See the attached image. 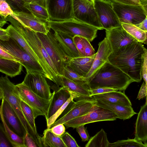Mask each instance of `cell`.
<instances>
[{
  "label": "cell",
  "mask_w": 147,
  "mask_h": 147,
  "mask_svg": "<svg viewBox=\"0 0 147 147\" xmlns=\"http://www.w3.org/2000/svg\"><path fill=\"white\" fill-rule=\"evenodd\" d=\"M137 41L112 52L108 61L128 76L134 82L141 81L142 65L146 49Z\"/></svg>",
  "instance_id": "obj_1"
},
{
  "label": "cell",
  "mask_w": 147,
  "mask_h": 147,
  "mask_svg": "<svg viewBox=\"0 0 147 147\" xmlns=\"http://www.w3.org/2000/svg\"><path fill=\"white\" fill-rule=\"evenodd\" d=\"M22 34L37 56L39 64L46 75V78L58 86L59 76L37 33L21 24L10 15L6 18Z\"/></svg>",
  "instance_id": "obj_2"
},
{
  "label": "cell",
  "mask_w": 147,
  "mask_h": 147,
  "mask_svg": "<svg viewBox=\"0 0 147 147\" xmlns=\"http://www.w3.org/2000/svg\"><path fill=\"white\" fill-rule=\"evenodd\" d=\"M133 82L128 76L108 61L88 80L87 85L89 90L107 88L124 92Z\"/></svg>",
  "instance_id": "obj_3"
},
{
  "label": "cell",
  "mask_w": 147,
  "mask_h": 147,
  "mask_svg": "<svg viewBox=\"0 0 147 147\" xmlns=\"http://www.w3.org/2000/svg\"><path fill=\"white\" fill-rule=\"evenodd\" d=\"M3 98L14 111L27 133L34 139L38 147H43L42 137L36 133L26 119L22 111L21 100L16 85L13 83L6 75L0 78V98Z\"/></svg>",
  "instance_id": "obj_4"
},
{
  "label": "cell",
  "mask_w": 147,
  "mask_h": 147,
  "mask_svg": "<svg viewBox=\"0 0 147 147\" xmlns=\"http://www.w3.org/2000/svg\"><path fill=\"white\" fill-rule=\"evenodd\" d=\"M36 33L59 76H64L65 68L72 58L65 53L54 34Z\"/></svg>",
  "instance_id": "obj_5"
},
{
  "label": "cell",
  "mask_w": 147,
  "mask_h": 147,
  "mask_svg": "<svg viewBox=\"0 0 147 147\" xmlns=\"http://www.w3.org/2000/svg\"><path fill=\"white\" fill-rule=\"evenodd\" d=\"M51 29L54 32L64 33L74 37L79 36L87 38L90 42L97 36L98 29L75 19L63 22L49 21Z\"/></svg>",
  "instance_id": "obj_6"
},
{
  "label": "cell",
  "mask_w": 147,
  "mask_h": 147,
  "mask_svg": "<svg viewBox=\"0 0 147 147\" xmlns=\"http://www.w3.org/2000/svg\"><path fill=\"white\" fill-rule=\"evenodd\" d=\"M0 45L14 56L25 68L26 72H38L46 78L45 72L40 65L22 48L14 40L10 38L7 41L0 40Z\"/></svg>",
  "instance_id": "obj_7"
},
{
  "label": "cell",
  "mask_w": 147,
  "mask_h": 147,
  "mask_svg": "<svg viewBox=\"0 0 147 147\" xmlns=\"http://www.w3.org/2000/svg\"><path fill=\"white\" fill-rule=\"evenodd\" d=\"M22 100L31 109L34 117L40 115L46 117L51 98L47 99L38 96L32 91L23 82L16 85Z\"/></svg>",
  "instance_id": "obj_8"
},
{
  "label": "cell",
  "mask_w": 147,
  "mask_h": 147,
  "mask_svg": "<svg viewBox=\"0 0 147 147\" xmlns=\"http://www.w3.org/2000/svg\"><path fill=\"white\" fill-rule=\"evenodd\" d=\"M117 116L111 111L96 105L95 103L88 113L63 124L66 128H76L82 125L105 121H114Z\"/></svg>",
  "instance_id": "obj_9"
},
{
  "label": "cell",
  "mask_w": 147,
  "mask_h": 147,
  "mask_svg": "<svg viewBox=\"0 0 147 147\" xmlns=\"http://www.w3.org/2000/svg\"><path fill=\"white\" fill-rule=\"evenodd\" d=\"M72 100L61 114L50 127L49 129L59 124L65 123L88 112L95 104L96 100L90 98H80Z\"/></svg>",
  "instance_id": "obj_10"
},
{
  "label": "cell",
  "mask_w": 147,
  "mask_h": 147,
  "mask_svg": "<svg viewBox=\"0 0 147 147\" xmlns=\"http://www.w3.org/2000/svg\"><path fill=\"white\" fill-rule=\"evenodd\" d=\"M111 1L113 8L121 23L136 25L142 22L146 16L142 5H125Z\"/></svg>",
  "instance_id": "obj_11"
},
{
  "label": "cell",
  "mask_w": 147,
  "mask_h": 147,
  "mask_svg": "<svg viewBox=\"0 0 147 147\" xmlns=\"http://www.w3.org/2000/svg\"><path fill=\"white\" fill-rule=\"evenodd\" d=\"M50 21L63 22L75 19L73 0H46Z\"/></svg>",
  "instance_id": "obj_12"
},
{
  "label": "cell",
  "mask_w": 147,
  "mask_h": 147,
  "mask_svg": "<svg viewBox=\"0 0 147 147\" xmlns=\"http://www.w3.org/2000/svg\"><path fill=\"white\" fill-rule=\"evenodd\" d=\"M73 13L76 20L94 26L98 30L103 29L94 5L83 0H73Z\"/></svg>",
  "instance_id": "obj_13"
},
{
  "label": "cell",
  "mask_w": 147,
  "mask_h": 147,
  "mask_svg": "<svg viewBox=\"0 0 147 147\" xmlns=\"http://www.w3.org/2000/svg\"><path fill=\"white\" fill-rule=\"evenodd\" d=\"M94 6L103 29L109 30L122 26L113 8L111 0H94Z\"/></svg>",
  "instance_id": "obj_14"
},
{
  "label": "cell",
  "mask_w": 147,
  "mask_h": 147,
  "mask_svg": "<svg viewBox=\"0 0 147 147\" xmlns=\"http://www.w3.org/2000/svg\"><path fill=\"white\" fill-rule=\"evenodd\" d=\"M46 78L40 73L28 71L27 72L23 82L36 94L49 100L51 98L53 93L51 92L50 86Z\"/></svg>",
  "instance_id": "obj_15"
},
{
  "label": "cell",
  "mask_w": 147,
  "mask_h": 147,
  "mask_svg": "<svg viewBox=\"0 0 147 147\" xmlns=\"http://www.w3.org/2000/svg\"><path fill=\"white\" fill-rule=\"evenodd\" d=\"M10 16L36 33L47 34L51 29L49 21L39 19L31 13L14 11L13 13Z\"/></svg>",
  "instance_id": "obj_16"
},
{
  "label": "cell",
  "mask_w": 147,
  "mask_h": 147,
  "mask_svg": "<svg viewBox=\"0 0 147 147\" xmlns=\"http://www.w3.org/2000/svg\"><path fill=\"white\" fill-rule=\"evenodd\" d=\"M106 37L114 52L129 45L138 41L122 27L105 30Z\"/></svg>",
  "instance_id": "obj_17"
},
{
  "label": "cell",
  "mask_w": 147,
  "mask_h": 147,
  "mask_svg": "<svg viewBox=\"0 0 147 147\" xmlns=\"http://www.w3.org/2000/svg\"><path fill=\"white\" fill-rule=\"evenodd\" d=\"M1 100L0 110L9 127L20 136L24 137L27 133L17 114L8 102L3 98Z\"/></svg>",
  "instance_id": "obj_18"
},
{
  "label": "cell",
  "mask_w": 147,
  "mask_h": 147,
  "mask_svg": "<svg viewBox=\"0 0 147 147\" xmlns=\"http://www.w3.org/2000/svg\"><path fill=\"white\" fill-rule=\"evenodd\" d=\"M98 48L94 59L91 68L85 77L87 81L105 62L108 61L109 56L112 50L108 40L105 37L98 44Z\"/></svg>",
  "instance_id": "obj_19"
},
{
  "label": "cell",
  "mask_w": 147,
  "mask_h": 147,
  "mask_svg": "<svg viewBox=\"0 0 147 147\" xmlns=\"http://www.w3.org/2000/svg\"><path fill=\"white\" fill-rule=\"evenodd\" d=\"M145 104L141 106L135 123V138L147 145V95Z\"/></svg>",
  "instance_id": "obj_20"
},
{
  "label": "cell",
  "mask_w": 147,
  "mask_h": 147,
  "mask_svg": "<svg viewBox=\"0 0 147 147\" xmlns=\"http://www.w3.org/2000/svg\"><path fill=\"white\" fill-rule=\"evenodd\" d=\"M59 86L63 87L75 97L74 100L80 98H90V93L87 86L84 85L71 80L63 76H59Z\"/></svg>",
  "instance_id": "obj_21"
},
{
  "label": "cell",
  "mask_w": 147,
  "mask_h": 147,
  "mask_svg": "<svg viewBox=\"0 0 147 147\" xmlns=\"http://www.w3.org/2000/svg\"><path fill=\"white\" fill-rule=\"evenodd\" d=\"M71 95V93L63 87L54 91L45 118L46 120L52 116L66 102Z\"/></svg>",
  "instance_id": "obj_22"
},
{
  "label": "cell",
  "mask_w": 147,
  "mask_h": 147,
  "mask_svg": "<svg viewBox=\"0 0 147 147\" xmlns=\"http://www.w3.org/2000/svg\"><path fill=\"white\" fill-rule=\"evenodd\" d=\"M95 104L111 111L117 116V118L123 120L129 119L137 114L131 106L110 103L96 100Z\"/></svg>",
  "instance_id": "obj_23"
},
{
  "label": "cell",
  "mask_w": 147,
  "mask_h": 147,
  "mask_svg": "<svg viewBox=\"0 0 147 147\" xmlns=\"http://www.w3.org/2000/svg\"><path fill=\"white\" fill-rule=\"evenodd\" d=\"M95 56L72 58L67 65L79 75L85 77L90 70Z\"/></svg>",
  "instance_id": "obj_24"
},
{
  "label": "cell",
  "mask_w": 147,
  "mask_h": 147,
  "mask_svg": "<svg viewBox=\"0 0 147 147\" xmlns=\"http://www.w3.org/2000/svg\"><path fill=\"white\" fill-rule=\"evenodd\" d=\"M96 100L112 104L132 106L131 102L124 92L117 91L109 92L92 96Z\"/></svg>",
  "instance_id": "obj_25"
},
{
  "label": "cell",
  "mask_w": 147,
  "mask_h": 147,
  "mask_svg": "<svg viewBox=\"0 0 147 147\" xmlns=\"http://www.w3.org/2000/svg\"><path fill=\"white\" fill-rule=\"evenodd\" d=\"M54 34L63 50L69 57L71 58L80 57L73 37L59 32H55Z\"/></svg>",
  "instance_id": "obj_26"
},
{
  "label": "cell",
  "mask_w": 147,
  "mask_h": 147,
  "mask_svg": "<svg viewBox=\"0 0 147 147\" xmlns=\"http://www.w3.org/2000/svg\"><path fill=\"white\" fill-rule=\"evenodd\" d=\"M1 119L2 124H0V130L5 136L14 147H26L24 137H21L12 131L7 124L1 111L0 110Z\"/></svg>",
  "instance_id": "obj_27"
},
{
  "label": "cell",
  "mask_w": 147,
  "mask_h": 147,
  "mask_svg": "<svg viewBox=\"0 0 147 147\" xmlns=\"http://www.w3.org/2000/svg\"><path fill=\"white\" fill-rule=\"evenodd\" d=\"M6 29L10 37L16 41L33 59L39 63L37 56L20 33L11 24Z\"/></svg>",
  "instance_id": "obj_28"
},
{
  "label": "cell",
  "mask_w": 147,
  "mask_h": 147,
  "mask_svg": "<svg viewBox=\"0 0 147 147\" xmlns=\"http://www.w3.org/2000/svg\"><path fill=\"white\" fill-rule=\"evenodd\" d=\"M23 66L18 61L0 58V72L10 77L20 74Z\"/></svg>",
  "instance_id": "obj_29"
},
{
  "label": "cell",
  "mask_w": 147,
  "mask_h": 147,
  "mask_svg": "<svg viewBox=\"0 0 147 147\" xmlns=\"http://www.w3.org/2000/svg\"><path fill=\"white\" fill-rule=\"evenodd\" d=\"M42 141L43 147H67L61 137L55 135L48 129L44 131Z\"/></svg>",
  "instance_id": "obj_30"
},
{
  "label": "cell",
  "mask_w": 147,
  "mask_h": 147,
  "mask_svg": "<svg viewBox=\"0 0 147 147\" xmlns=\"http://www.w3.org/2000/svg\"><path fill=\"white\" fill-rule=\"evenodd\" d=\"M123 28L138 41L147 45V32L131 24L121 23Z\"/></svg>",
  "instance_id": "obj_31"
},
{
  "label": "cell",
  "mask_w": 147,
  "mask_h": 147,
  "mask_svg": "<svg viewBox=\"0 0 147 147\" xmlns=\"http://www.w3.org/2000/svg\"><path fill=\"white\" fill-rule=\"evenodd\" d=\"M109 143L107 133L101 129L89 139L85 147H108Z\"/></svg>",
  "instance_id": "obj_32"
},
{
  "label": "cell",
  "mask_w": 147,
  "mask_h": 147,
  "mask_svg": "<svg viewBox=\"0 0 147 147\" xmlns=\"http://www.w3.org/2000/svg\"><path fill=\"white\" fill-rule=\"evenodd\" d=\"M24 7L33 15L39 19L49 21V14L46 8L38 4L25 2Z\"/></svg>",
  "instance_id": "obj_33"
},
{
  "label": "cell",
  "mask_w": 147,
  "mask_h": 147,
  "mask_svg": "<svg viewBox=\"0 0 147 147\" xmlns=\"http://www.w3.org/2000/svg\"><path fill=\"white\" fill-rule=\"evenodd\" d=\"M108 147H147V145L135 138H128L126 140H118L113 143L109 142Z\"/></svg>",
  "instance_id": "obj_34"
},
{
  "label": "cell",
  "mask_w": 147,
  "mask_h": 147,
  "mask_svg": "<svg viewBox=\"0 0 147 147\" xmlns=\"http://www.w3.org/2000/svg\"><path fill=\"white\" fill-rule=\"evenodd\" d=\"M63 76L71 80L88 86L86 78L78 75L68 65L65 68Z\"/></svg>",
  "instance_id": "obj_35"
},
{
  "label": "cell",
  "mask_w": 147,
  "mask_h": 147,
  "mask_svg": "<svg viewBox=\"0 0 147 147\" xmlns=\"http://www.w3.org/2000/svg\"><path fill=\"white\" fill-rule=\"evenodd\" d=\"M21 106L22 112L26 119L34 131L38 134L36 127L33 112L31 108L23 101L21 100Z\"/></svg>",
  "instance_id": "obj_36"
},
{
  "label": "cell",
  "mask_w": 147,
  "mask_h": 147,
  "mask_svg": "<svg viewBox=\"0 0 147 147\" xmlns=\"http://www.w3.org/2000/svg\"><path fill=\"white\" fill-rule=\"evenodd\" d=\"M75 98V96L73 94L66 102L52 116L46 120L47 129H49L51 126L53 124L55 121L62 113L66 107L72 100Z\"/></svg>",
  "instance_id": "obj_37"
},
{
  "label": "cell",
  "mask_w": 147,
  "mask_h": 147,
  "mask_svg": "<svg viewBox=\"0 0 147 147\" xmlns=\"http://www.w3.org/2000/svg\"><path fill=\"white\" fill-rule=\"evenodd\" d=\"M6 1L13 12H23L31 13L24 7L25 2L23 0H6Z\"/></svg>",
  "instance_id": "obj_38"
},
{
  "label": "cell",
  "mask_w": 147,
  "mask_h": 147,
  "mask_svg": "<svg viewBox=\"0 0 147 147\" xmlns=\"http://www.w3.org/2000/svg\"><path fill=\"white\" fill-rule=\"evenodd\" d=\"M13 13L11 9L6 0H0V14L1 17L6 19L7 16Z\"/></svg>",
  "instance_id": "obj_39"
},
{
  "label": "cell",
  "mask_w": 147,
  "mask_h": 147,
  "mask_svg": "<svg viewBox=\"0 0 147 147\" xmlns=\"http://www.w3.org/2000/svg\"><path fill=\"white\" fill-rule=\"evenodd\" d=\"M61 138L67 147H80L74 138L67 132H65Z\"/></svg>",
  "instance_id": "obj_40"
},
{
  "label": "cell",
  "mask_w": 147,
  "mask_h": 147,
  "mask_svg": "<svg viewBox=\"0 0 147 147\" xmlns=\"http://www.w3.org/2000/svg\"><path fill=\"white\" fill-rule=\"evenodd\" d=\"M82 37L79 36H74L73 37L74 43L79 52L80 57H85Z\"/></svg>",
  "instance_id": "obj_41"
},
{
  "label": "cell",
  "mask_w": 147,
  "mask_h": 147,
  "mask_svg": "<svg viewBox=\"0 0 147 147\" xmlns=\"http://www.w3.org/2000/svg\"><path fill=\"white\" fill-rule=\"evenodd\" d=\"M141 74L142 78H143L146 84L147 88V49H146L144 55L142 65Z\"/></svg>",
  "instance_id": "obj_42"
},
{
  "label": "cell",
  "mask_w": 147,
  "mask_h": 147,
  "mask_svg": "<svg viewBox=\"0 0 147 147\" xmlns=\"http://www.w3.org/2000/svg\"><path fill=\"white\" fill-rule=\"evenodd\" d=\"M85 57L92 56L95 54V51L90 42L86 38L82 37Z\"/></svg>",
  "instance_id": "obj_43"
},
{
  "label": "cell",
  "mask_w": 147,
  "mask_h": 147,
  "mask_svg": "<svg viewBox=\"0 0 147 147\" xmlns=\"http://www.w3.org/2000/svg\"><path fill=\"white\" fill-rule=\"evenodd\" d=\"M84 125H81L76 128V131L80 136L83 142L88 141L90 138L87 129L84 127Z\"/></svg>",
  "instance_id": "obj_44"
},
{
  "label": "cell",
  "mask_w": 147,
  "mask_h": 147,
  "mask_svg": "<svg viewBox=\"0 0 147 147\" xmlns=\"http://www.w3.org/2000/svg\"><path fill=\"white\" fill-rule=\"evenodd\" d=\"M49 129L55 135L60 137H61L65 132V125L63 124L57 125Z\"/></svg>",
  "instance_id": "obj_45"
},
{
  "label": "cell",
  "mask_w": 147,
  "mask_h": 147,
  "mask_svg": "<svg viewBox=\"0 0 147 147\" xmlns=\"http://www.w3.org/2000/svg\"><path fill=\"white\" fill-rule=\"evenodd\" d=\"M90 93V96L102 94L109 92L118 91L117 90L113 88H100L92 90H89Z\"/></svg>",
  "instance_id": "obj_46"
},
{
  "label": "cell",
  "mask_w": 147,
  "mask_h": 147,
  "mask_svg": "<svg viewBox=\"0 0 147 147\" xmlns=\"http://www.w3.org/2000/svg\"><path fill=\"white\" fill-rule=\"evenodd\" d=\"M0 58L17 61L16 59L0 45Z\"/></svg>",
  "instance_id": "obj_47"
},
{
  "label": "cell",
  "mask_w": 147,
  "mask_h": 147,
  "mask_svg": "<svg viewBox=\"0 0 147 147\" xmlns=\"http://www.w3.org/2000/svg\"><path fill=\"white\" fill-rule=\"evenodd\" d=\"M24 140L26 147H38L34 139L27 133L24 137Z\"/></svg>",
  "instance_id": "obj_48"
},
{
  "label": "cell",
  "mask_w": 147,
  "mask_h": 147,
  "mask_svg": "<svg viewBox=\"0 0 147 147\" xmlns=\"http://www.w3.org/2000/svg\"><path fill=\"white\" fill-rule=\"evenodd\" d=\"M120 3L131 5H142L140 0H111Z\"/></svg>",
  "instance_id": "obj_49"
},
{
  "label": "cell",
  "mask_w": 147,
  "mask_h": 147,
  "mask_svg": "<svg viewBox=\"0 0 147 147\" xmlns=\"http://www.w3.org/2000/svg\"><path fill=\"white\" fill-rule=\"evenodd\" d=\"M147 95V88L146 84L144 82L141 87L137 98L140 100L146 97Z\"/></svg>",
  "instance_id": "obj_50"
},
{
  "label": "cell",
  "mask_w": 147,
  "mask_h": 147,
  "mask_svg": "<svg viewBox=\"0 0 147 147\" xmlns=\"http://www.w3.org/2000/svg\"><path fill=\"white\" fill-rule=\"evenodd\" d=\"M10 38L6 29L0 28V40L3 41H9Z\"/></svg>",
  "instance_id": "obj_51"
},
{
  "label": "cell",
  "mask_w": 147,
  "mask_h": 147,
  "mask_svg": "<svg viewBox=\"0 0 147 147\" xmlns=\"http://www.w3.org/2000/svg\"><path fill=\"white\" fill-rule=\"evenodd\" d=\"M3 132L0 130V147H10L9 143L5 137Z\"/></svg>",
  "instance_id": "obj_52"
},
{
  "label": "cell",
  "mask_w": 147,
  "mask_h": 147,
  "mask_svg": "<svg viewBox=\"0 0 147 147\" xmlns=\"http://www.w3.org/2000/svg\"><path fill=\"white\" fill-rule=\"evenodd\" d=\"M25 2L35 3L46 8V0H23Z\"/></svg>",
  "instance_id": "obj_53"
},
{
  "label": "cell",
  "mask_w": 147,
  "mask_h": 147,
  "mask_svg": "<svg viewBox=\"0 0 147 147\" xmlns=\"http://www.w3.org/2000/svg\"><path fill=\"white\" fill-rule=\"evenodd\" d=\"M135 25L147 32V16L142 22Z\"/></svg>",
  "instance_id": "obj_54"
},
{
  "label": "cell",
  "mask_w": 147,
  "mask_h": 147,
  "mask_svg": "<svg viewBox=\"0 0 147 147\" xmlns=\"http://www.w3.org/2000/svg\"><path fill=\"white\" fill-rule=\"evenodd\" d=\"M7 23V21L6 19L1 16L0 20V27H3L5 24Z\"/></svg>",
  "instance_id": "obj_55"
},
{
  "label": "cell",
  "mask_w": 147,
  "mask_h": 147,
  "mask_svg": "<svg viewBox=\"0 0 147 147\" xmlns=\"http://www.w3.org/2000/svg\"><path fill=\"white\" fill-rule=\"evenodd\" d=\"M145 11L146 15L147 16V3L142 5Z\"/></svg>",
  "instance_id": "obj_56"
},
{
  "label": "cell",
  "mask_w": 147,
  "mask_h": 147,
  "mask_svg": "<svg viewBox=\"0 0 147 147\" xmlns=\"http://www.w3.org/2000/svg\"><path fill=\"white\" fill-rule=\"evenodd\" d=\"M84 1L94 5V0H83Z\"/></svg>",
  "instance_id": "obj_57"
},
{
  "label": "cell",
  "mask_w": 147,
  "mask_h": 147,
  "mask_svg": "<svg viewBox=\"0 0 147 147\" xmlns=\"http://www.w3.org/2000/svg\"><path fill=\"white\" fill-rule=\"evenodd\" d=\"M145 0H140V2L142 5H143L144 4V2Z\"/></svg>",
  "instance_id": "obj_58"
},
{
  "label": "cell",
  "mask_w": 147,
  "mask_h": 147,
  "mask_svg": "<svg viewBox=\"0 0 147 147\" xmlns=\"http://www.w3.org/2000/svg\"><path fill=\"white\" fill-rule=\"evenodd\" d=\"M147 3V0H145L144 2V4H145L146 3ZM143 4V5H144Z\"/></svg>",
  "instance_id": "obj_59"
},
{
  "label": "cell",
  "mask_w": 147,
  "mask_h": 147,
  "mask_svg": "<svg viewBox=\"0 0 147 147\" xmlns=\"http://www.w3.org/2000/svg\"><path fill=\"white\" fill-rule=\"evenodd\" d=\"M101 0V1H107V0Z\"/></svg>",
  "instance_id": "obj_60"
},
{
  "label": "cell",
  "mask_w": 147,
  "mask_h": 147,
  "mask_svg": "<svg viewBox=\"0 0 147 147\" xmlns=\"http://www.w3.org/2000/svg\"></svg>",
  "instance_id": "obj_61"
}]
</instances>
